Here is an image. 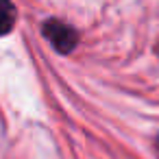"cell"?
<instances>
[{
	"instance_id": "obj_1",
	"label": "cell",
	"mask_w": 159,
	"mask_h": 159,
	"mask_svg": "<svg viewBox=\"0 0 159 159\" xmlns=\"http://www.w3.org/2000/svg\"><path fill=\"white\" fill-rule=\"evenodd\" d=\"M44 35L46 39L61 52V55H68L74 46H76V33L72 26L63 24V22H57V20H50L44 24Z\"/></svg>"
},
{
	"instance_id": "obj_2",
	"label": "cell",
	"mask_w": 159,
	"mask_h": 159,
	"mask_svg": "<svg viewBox=\"0 0 159 159\" xmlns=\"http://www.w3.org/2000/svg\"><path fill=\"white\" fill-rule=\"evenodd\" d=\"M16 24V9L9 0H0V35H5Z\"/></svg>"
},
{
	"instance_id": "obj_3",
	"label": "cell",
	"mask_w": 159,
	"mask_h": 159,
	"mask_svg": "<svg viewBox=\"0 0 159 159\" xmlns=\"http://www.w3.org/2000/svg\"><path fill=\"white\" fill-rule=\"evenodd\" d=\"M157 150H159V139H157Z\"/></svg>"
}]
</instances>
